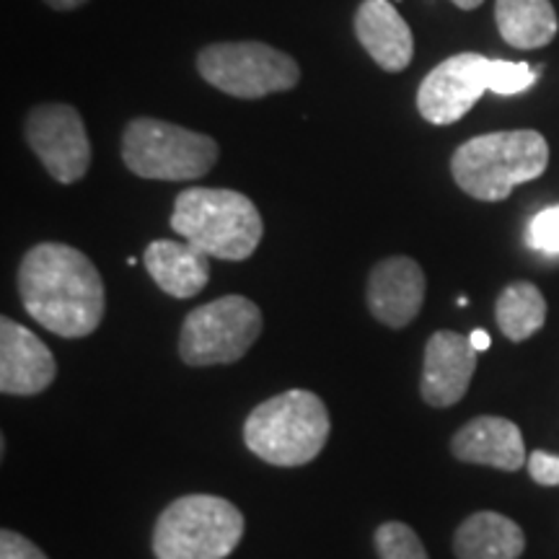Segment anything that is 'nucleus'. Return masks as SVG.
<instances>
[{"mask_svg":"<svg viewBox=\"0 0 559 559\" xmlns=\"http://www.w3.org/2000/svg\"><path fill=\"white\" fill-rule=\"evenodd\" d=\"M16 288L29 317L66 340L88 337L107 311V290L96 264L81 249L45 241L19 264Z\"/></svg>","mask_w":559,"mask_h":559,"instance_id":"nucleus-1","label":"nucleus"},{"mask_svg":"<svg viewBox=\"0 0 559 559\" xmlns=\"http://www.w3.org/2000/svg\"><path fill=\"white\" fill-rule=\"evenodd\" d=\"M549 166V143L536 130H502L461 143L451 174L474 200H508L519 185L539 179Z\"/></svg>","mask_w":559,"mask_h":559,"instance_id":"nucleus-2","label":"nucleus"},{"mask_svg":"<svg viewBox=\"0 0 559 559\" xmlns=\"http://www.w3.org/2000/svg\"><path fill=\"white\" fill-rule=\"evenodd\" d=\"M171 228L207 257L243 262L254 254L264 236L260 210L236 190L190 187L174 200Z\"/></svg>","mask_w":559,"mask_h":559,"instance_id":"nucleus-3","label":"nucleus"},{"mask_svg":"<svg viewBox=\"0 0 559 559\" xmlns=\"http://www.w3.org/2000/svg\"><path fill=\"white\" fill-rule=\"evenodd\" d=\"M330 432L326 404L313 391L290 389L249 412L243 443L272 466H304L324 451Z\"/></svg>","mask_w":559,"mask_h":559,"instance_id":"nucleus-4","label":"nucleus"},{"mask_svg":"<svg viewBox=\"0 0 559 559\" xmlns=\"http://www.w3.org/2000/svg\"><path fill=\"white\" fill-rule=\"evenodd\" d=\"M122 160L140 179L198 181L218 164L221 148L205 132L181 124L135 117L122 130Z\"/></svg>","mask_w":559,"mask_h":559,"instance_id":"nucleus-5","label":"nucleus"},{"mask_svg":"<svg viewBox=\"0 0 559 559\" xmlns=\"http://www.w3.org/2000/svg\"><path fill=\"white\" fill-rule=\"evenodd\" d=\"M241 510L218 495H185L158 515L156 559H226L241 544Z\"/></svg>","mask_w":559,"mask_h":559,"instance_id":"nucleus-6","label":"nucleus"},{"mask_svg":"<svg viewBox=\"0 0 559 559\" xmlns=\"http://www.w3.org/2000/svg\"><path fill=\"white\" fill-rule=\"evenodd\" d=\"M198 73L236 99H264L298 86L300 68L288 52L264 41H215L198 55Z\"/></svg>","mask_w":559,"mask_h":559,"instance_id":"nucleus-7","label":"nucleus"},{"mask_svg":"<svg viewBox=\"0 0 559 559\" xmlns=\"http://www.w3.org/2000/svg\"><path fill=\"white\" fill-rule=\"evenodd\" d=\"M262 334V311L243 296H223L187 313L179 332V358L192 368L241 360Z\"/></svg>","mask_w":559,"mask_h":559,"instance_id":"nucleus-8","label":"nucleus"},{"mask_svg":"<svg viewBox=\"0 0 559 559\" xmlns=\"http://www.w3.org/2000/svg\"><path fill=\"white\" fill-rule=\"evenodd\" d=\"M26 143L58 185H75L91 166V140L79 109L70 104H39L26 117Z\"/></svg>","mask_w":559,"mask_h":559,"instance_id":"nucleus-9","label":"nucleus"},{"mask_svg":"<svg viewBox=\"0 0 559 559\" xmlns=\"http://www.w3.org/2000/svg\"><path fill=\"white\" fill-rule=\"evenodd\" d=\"M489 60L477 52H461L443 60L425 75L417 88V111L430 124H453L466 117L487 91Z\"/></svg>","mask_w":559,"mask_h":559,"instance_id":"nucleus-10","label":"nucleus"},{"mask_svg":"<svg viewBox=\"0 0 559 559\" xmlns=\"http://www.w3.org/2000/svg\"><path fill=\"white\" fill-rule=\"evenodd\" d=\"M477 370V349L466 334L440 330L425 345L419 396L430 407L445 409L464 400Z\"/></svg>","mask_w":559,"mask_h":559,"instance_id":"nucleus-11","label":"nucleus"},{"mask_svg":"<svg viewBox=\"0 0 559 559\" xmlns=\"http://www.w3.org/2000/svg\"><path fill=\"white\" fill-rule=\"evenodd\" d=\"M58 376L52 349L32 330L0 319V391L9 396H37L52 386Z\"/></svg>","mask_w":559,"mask_h":559,"instance_id":"nucleus-12","label":"nucleus"},{"mask_svg":"<svg viewBox=\"0 0 559 559\" xmlns=\"http://www.w3.org/2000/svg\"><path fill=\"white\" fill-rule=\"evenodd\" d=\"M368 311L389 330H404L425 304V272L412 257H389L376 264L366 288Z\"/></svg>","mask_w":559,"mask_h":559,"instance_id":"nucleus-13","label":"nucleus"},{"mask_svg":"<svg viewBox=\"0 0 559 559\" xmlns=\"http://www.w3.org/2000/svg\"><path fill=\"white\" fill-rule=\"evenodd\" d=\"M451 453L464 464L492 466L500 472H519L528 464L521 428L506 417H474L451 438Z\"/></svg>","mask_w":559,"mask_h":559,"instance_id":"nucleus-14","label":"nucleus"},{"mask_svg":"<svg viewBox=\"0 0 559 559\" xmlns=\"http://www.w3.org/2000/svg\"><path fill=\"white\" fill-rule=\"evenodd\" d=\"M355 37L386 73H402L409 68L415 39L391 0H362L355 11Z\"/></svg>","mask_w":559,"mask_h":559,"instance_id":"nucleus-15","label":"nucleus"},{"mask_svg":"<svg viewBox=\"0 0 559 559\" xmlns=\"http://www.w3.org/2000/svg\"><path fill=\"white\" fill-rule=\"evenodd\" d=\"M143 264L153 283L171 298H194L210 283V257L187 241H151Z\"/></svg>","mask_w":559,"mask_h":559,"instance_id":"nucleus-16","label":"nucleus"},{"mask_svg":"<svg viewBox=\"0 0 559 559\" xmlns=\"http://www.w3.org/2000/svg\"><path fill=\"white\" fill-rule=\"evenodd\" d=\"M523 549H526L523 528L495 510L472 513L453 534L456 559H519Z\"/></svg>","mask_w":559,"mask_h":559,"instance_id":"nucleus-17","label":"nucleus"},{"mask_svg":"<svg viewBox=\"0 0 559 559\" xmlns=\"http://www.w3.org/2000/svg\"><path fill=\"white\" fill-rule=\"evenodd\" d=\"M495 24L515 50H539L557 37L559 21L549 0H495Z\"/></svg>","mask_w":559,"mask_h":559,"instance_id":"nucleus-18","label":"nucleus"},{"mask_svg":"<svg viewBox=\"0 0 559 559\" xmlns=\"http://www.w3.org/2000/svg\"><path fill=\"white\" fill-rule=\"evenodd\" d=\"M495 319L510 342H523L534 337L547 321V300L534 283L519 280L502 288L495 304Z\"/></svg>","mask_w":559,"mask_h":559,"instance_id":"nucleus-19","label":"nucleus"},{"mask_svg":"<svg viewBox=\"0 0 559 559\" xmlns=\"http://www.w3.org/2000/svg\"><path fill=\"white\" fill-rule=\"evenodd\" d=\"M379 559H430L415 528L402 521H386L376 528Z\"/></svg>","mask_w":559,"mask_h":559,"instance_id":"nucleus-20","label":"nucleus"},{"mask_svg":"<svg viewBox=\"0 0 559 559\" xmlns=\"http://www.w3.org/2000/svg\"><path fill=\"white\" fill-rule=\"evenodd\" d=\"M536 83V70L528 62L489 60L487 68V91L500 96H515Z\"/></svg>","mask_w":559,"mask_h":559,"instance_id":"nucleus-21","label":"nucleus"},{"mask_svg":"<svg viewBox=\"0 0 559 559\" xmlns=\"http://www.w3.org/2000/svg\"><path fill=\"white\" fill-rule=\"evenodd\" d=\"M528 247L542 254L559 257V205L544 207L528 223Z\"/></svg>","mask_w":559,"mask_h":559,"instance_id":"nucleus-22","label":"nucleus"},{"mask_svg":"<svg viewBox=\"0 0 559 559\" xmlns=\"http://www.w3.org/2000/svg\"><path fill=\"white\" fill-rule=\"evenodd\" d=\"M0 559H50L37 544L16 534V531H0Z\"/></svg>","mask_w":559,"mask_h":559,"instance_id":"nucleus-23","label":"nucleus"},{"mask_svg":"<svg viewBox=\"0 0 559 559\" xmlns=\"http://www.w3.org/2000/svg\"><path fill=\"white\" fill-rule=\"evenodd\" d=\"M528 474L536 485L542 487H559V456L547 451L528 453Z\"/></svg>","mask_w":559,"mask_h":559,"instance_id":"nucleus-24","label":"nucleus"},{"mask_svg":"<svg viewBox=\"0 0 559 559\" xmlns=\"http://www.w3.org/2000/svg\"><path fill=\"white\" fill-rule=\"evenodd\" d=\"M52 11H75L81 5H86L88 0H45Z\"/></svg>","mask_w":559,"mask_h":559,"instance_id":"nucleus-25","label":"nucleus"},{"mask_svg":"<svg viewBox=\"0 0 559 559\" xmlns=\"http://www.w3.org/2000/svg\"><path fill=\"white\" fill-rule=\"evenodd\" d=\"M469 340H472V345H474V349H477V353H485V349H489V345H492V340H489V334L485 330H474L469 334Z\"/></svg>","mask_w":559,"mask_h":559,"instance_id":"nucleus-26","label":"nucleus"},{"mask_svg":"<svg viewBox=\"0 0 559 559\" xmlns=\"http://www.w3.org/2000/svg\"><path fill=\"white\" fill-rule=\"evenodd\" d=\"M453 5H459L461 11H474V9H479L481 3H485V0H451Z\"/></svg>","mask_w":559,"mask_h":559,"instance_id":"nucleus-27","label":"nucleus"}]
</instances>
